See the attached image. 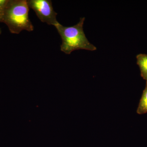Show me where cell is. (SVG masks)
I'll return each mask as SVG.
<instances>
[{
  "instance_id": "obj_6",
  "label": "cell",
  "mask_w": 147,
  "mask_h": 147,
  "mask_svg": "<svg viewBox=\"0 0 147 147\" xmlns=\"http://www.w3.org/2000/svg\"><path fill=\"white\" fill-rule=\"evenodd\" d=\"M8 2L7 0H0V22L1 21L3 13Z\"/></svg>"
},
{
  "instance_id": "obj_4",
  "label": "cell",
  "mask_w": 147,
  "mask_h": 147,
  "mask_svg": "<svg viewBox=\"0 0 147 147\" xmlns=\"http://www.w3.org/2000/svg\"><path fill=\"white\" fill-rule=\"evenodd\" d=\"M142 78L147 81V55L140 54L136 57Z\"/></svg>"
},
{
  "instance_id": "obj_7",
  "label": "cell",
  "mask_w": 147,
  "mask_h": 147,
  "mask_svg": "<svg viewBox=\"0 0 147 147\" xmlns=\"http://www.w3.org/2000/svg\"><path fill=\"white\" fill-rule=\"evenodd\" d=\"M1 30H0V34H1Z\"/></svg>"
},
{
  "instance_id": "obj_3",
  "label": "cell",
  "mask_w": 147,
  "mask_h": 147,
  "mask_svg": "<svg viewBox=\"0 0 147 147\" xmlns=\"http://www.w3.org/2000/svg\"><path fill=\"white\" fill-rule=\"evenodd\" d=\"M29 8L34 11L41 22L55 26L59 24L57 19V13L53 9L50 0H28Z\"/></svg>"
},
{
  "instance_id": "obj_5",
  "label": "cell",
  "mask_w": 147,
  "mask_h": 147,
  "mask_svg": "<svg viewBox=\"0 0 147 147\" xmlns=\"http://www.w3.org/2000/svg\"><path fill=\"white\" fill-rule=\"evenodd\" d=\"M137 113L139 115L147 113V81L137 109Z\"/></svg>"
},
{
  "instance_id": "obj_2",
  "label": "cell",
  "mask_w": 147,
  "mask_h": 147,
  "mask_svg": "<svg viewBox=\"0 0 147 147\" xmlns=\"http://www.w3.org/2000/svg\"><path fill=\"white\" fill-rule=\"evenodd\" d=\"M27 1H8L1 22L5 23L12 33L18 34L23 30L32 32L34 27L29 17Z\"/></svg>"
},
{
  "instance_id": "obj_1",
  "label": "cell",
  "mask_w": 147,
  "mask_h": 147,
  "mask_svg": "<svg viewBox=\"0 0 147 147\" xmlns=\"http://www.w3.org/2000/svg\"><path fill=\"white\" fill-rule=\"evenodd\" d=\"M85 20V17L80 18L79 23L72 26H64L59 23L55 26L62 39L61 51L69 55L76 50H96V47L89 42L84 33Z\"/></svg>"
}]
</instances>
